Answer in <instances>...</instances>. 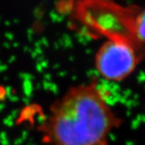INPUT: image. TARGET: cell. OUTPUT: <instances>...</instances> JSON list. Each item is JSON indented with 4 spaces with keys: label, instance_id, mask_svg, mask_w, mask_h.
Listing matches in <instances>:
<instances>
[{
    "label": "cell",
    "instance_id": "cell-1",
    "mask_svg": "<svg viewBox=\"0 0 145 145\" xmlns=\"http://www.w3.org/2000/svg\"><path fill=\"white\" fill-rule=\"evenodd\" d=\"M109 94L100 82L72 86L49 107L45 119L37 127L47 145H109L113 131L123 119L111 106Z\"/></svg>",
    "mask_w": 145,
    "mask_h": 145
},
{
    "label": "cell",
    "instance_id": "cell-2",
    "mask_svg": "<svg viewBox=\"0 0 145 145\" xmlns=\"http://www.w3.org/2000/svg\"><path fill=\"white\" fill-rule=\"evenodd\" d=\"M69 14L89 36L123 40L144 51V8L123 7L114 0H70Z\"/></svg>",
    "mask_w": 145,
    "mask_h": 145
},
{
    "label": "cell",
    "instance_id": "cell-3",
    "mask_svg": "<svg viewBox=\"0 0 145 145\" xmlns=\"http://www.w3.org/2000/svg\"><path fill=\"white\" fill-rule=\"evenodd\" d=\"M141 51L123 40H106L98 49L94 67L105 81L118 83L128 78L144 58Z\"/></svg>",
    "mask_w": 145,
    "mask_h": 145
}]
</instances>
